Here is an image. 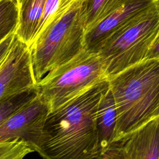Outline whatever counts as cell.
<instances>
[{"label":"cell","mask_w":159,"mask_h":159,"mask_svg":"<svg viewBox=\"0 0 159 159\" xmlns=\"http://www.w3.org/2000/svg\"><path fill=\"white\" fill-rule=\"evenodd\" d=\"M107 150L115 159H159V115L112 142Z\"/></svg>","instance_id":"cell-9"},{"label":"cell","mask_w":159,"mask_h":159,"mask_svg":"<svg viewBox=\"0 0 159 159\" xmlns=\"http://www.w3.org/2000/svg\"><path fill=\"white\" fill-rule=\"evenodd\" d=\"M48 113V104L38 93L30 102L0 124V143L21 141L37 152Z\"/></svg>","instance_id":"cell-6"},{"label":"cell","mask_w":159,"mask_h":159,"mask_svg":"<svg viewBox=\"0 0 159 159\" xmlns=\"http://www.w3.org/2000/svg\"><path fill=\"white\" fill-rule=\"evenodd\" d=\"M81 2L62 0L29 47L37 83L84 49L85 27L80 14Z\"/></svg>","instance_id":"cell-3"},{"label":"cell","mask_w":159,"mask_h":159,"mask_svg":"<svg viewBox=\"0 0 159 159\" xmlns=\"http://www.w3.org/2000/svg\"><path fill=\"white\" fill-rule=\"evenodd\" d=\"M37 86L26 89L0 102V124L38 95Z\"/></svg>","instance_id":"cell-13"},{"label":"cell","mask_w":159,"mask_h":159,"mask_svg":"<svg viewBox=\"0 0 159 159\" xmlns=\"http://www.w3.org/2000/svg\"><path fill=\"white\" fill-rule=\"evenodd\" d=\"M14 35L15 32L11 34L0 43V66L9 51Z\"/></svg>","instance_id":"cell-16"},{"label":"cell","mask_w":159,"mask_h":159,"mask_svg":"<svg viewBox=\"0 0 159 159\" xmlns=\"http://www.w3.org/2000/svg\"><path fill=\"white\" fill-rule=\"evenodd\" d=\"M159 35V4L108 39L97 54L107 78L145 59Z\"/></svg>","instance_id":"cell-5"},{"label":"cell","mask_w":159,"mask_h":159,"mask_svg":"<svg viewBox=\"0 0 159 159\" xmlns=\"http://www.w3.org/2000/svg\"><path fill=\"white\" fill-rule=\"evenodd\" d=\"M125 0H81L80 14L85 30L108 16Z\"/></svg>","instance_id":"cell-12"},{"label":"cell","mask_w":159,"mask_h":159,"mask_svg":"<svg viewBox=\"0 0 159 159\" xmlns=\"http://www.w3.org/2000/svg\"><path fill=\"white\" fill-rule=\"evenodd\" d=\"M105 80L107 76L98 55L83 49L68 61L49 71L36 86L50 112Z\"/></svg>","instance_id":"cell-4"},{"label":"cell","mask_w":159,"mask_h":159,"mask_svg":"<svg viewBox=\"0 0 159 159\" xmlns=\"http://www.w3.org/2000/svg\"><path fill=\"white\" fill-rule=\"evenodd\" d=\"M36 85L30 47L15 34L9 51L0 66V102Z\"/></svg>","instance_id":"cell-8"},{"label":"cell","mask_w":159,"mask_h":159,"mask_svg":"<svg viewBox=\"0 0 159 159\" xmlns=\"http://www.w3.org/2000/svg\"><path fill=\"white\" fill-rule=\"evenodd\" d=\"M0 1H1V0H0Z\"/></svg>","instance_id":"cell-20"},{"label":"cell","mask_w":159,"mask_h":159,"mask_svg":"<svg viewBox=\"0 0 159 159\" xmlns=\"http://www.w3.org/2000/svg\"><path fill=\"white\" fill-rule=\"evenodd\" d=\"M158 4L159 0H125L108 16L85 30L84 49L97 53L108 39Z\"/></svg>","instance_id":"cell-7"},{"label":"cell","mask_w":159,"mask_h":159,"mask_svg":"<svg viewBox=\"0 0 159 159\" xmlns=\"http://www.w3.org/2000/svg\"><path fill=\"white\" fill-rule=\"evenodd\" d=\"M32 152L26 143L21 141L0 143V159H24Z\"/></svg>","instance_id":"cell-15"},{"label":"cell","mask_w":159,"mask_h":159,"mask_svg":"<svg viewBox=\"0 0 159 159\" xmlns=\"http://www.w3.org/2000/svg\"><path fill=\"white\" fill-rule=\"evenodd\" d=\"M158 115H159V106H158L157 110L156 111V112H155V116H158Z\"/></svg>","instance_id":"cell-19"},{"label":"cell","mask_w":159,"mask_h":159,"mask_svg":"<svg viewBox=\"0 0 159 159\" xmlns=\"http://www.w3.org/2000/svg\"><path fill=\"white\" fill-rule=\"evenodd\" d=\"M107 80L116 110L114 142L155 117L159 106V58L145 59Z\"/></svg>","instance_id":"cell-2"},{"label":"cell","mask_w":159,"mask_h":159,"mask_svg":"<svg viewBox=\"0 0 159 159\" xmlns=\"http://www.w3.org/2000/svg\"><path fill=\"white\" fill-rule=\"evenodd\" d=\"M17 2L19 20L15 34L30 47L39 31L45 0H17Z\"/></svg>","instance_id":"cell-10"},{"label":"cell","mask_w":159,"mask_h":159,"mask_svg":"<svg viewBox=\"0 0 159 159\" xmlns=\"http://www.w3.org/2000/svg\"><path fill=\"white\" fill-rule=\"evenodd\" d=\"M99 154L104 153L114 140L116 126V110L112 93L109 89L102 95L96 113Z\"/></svg>","instance_id":"cell-11"},{"label":"cell","mask_w":159,"mask_h":159,"mask_svg":"<svg viewBox=\"0 0 159 159\" xmlns=\"http://www.w3.org/2000/svg\"><path fill=\"white\" fill-rule=\"evenodd\" d=\"M19 20L17 0L0 1V43L16 32Z\"/></svg>","instance_id":"cell-14"},{"label":"cell","mask_w":159,"mask_h":159,"mask_svg":"<svg viewBox=\"0 0 159 159\" xmlns=\"http://www.w3.org/2000/svg\"><path fill=\"white\" fill-rule=\"evenodd\" d=\"M159 58V35L150 48L145 59Z\"/></svg>","instance_id":"cell-17"},{"label":"cell","mask_w":159,"mask_h":159,"mask_svg":"<svg viewBox=\"0 0 159 159\" xmlns=\"http://www.w3.org/2000/svg\"><path fill=\"white\" fill-rule=\"evenodd\" d=\"M102 81L47 116L36 152L44 159H93L98 155L96 113L109 89Z\"/></svg>","instance_id":"cell-1"},{"label":"cell","mask_w":159,"mask_h":159,"mask_svg":"<svg viewBox=\"0 0 159 159\" xmlns=\"http://www.w3.org/2000/svg\"><path fill=\"white\" fill-rule=\"evenodd\" d=\"M93 159H115V158L110 153V152L108 150H107L104 153L98 155L97 157H96Z\"/></svg>","instance_id":"cell-18"}]
</instances>
